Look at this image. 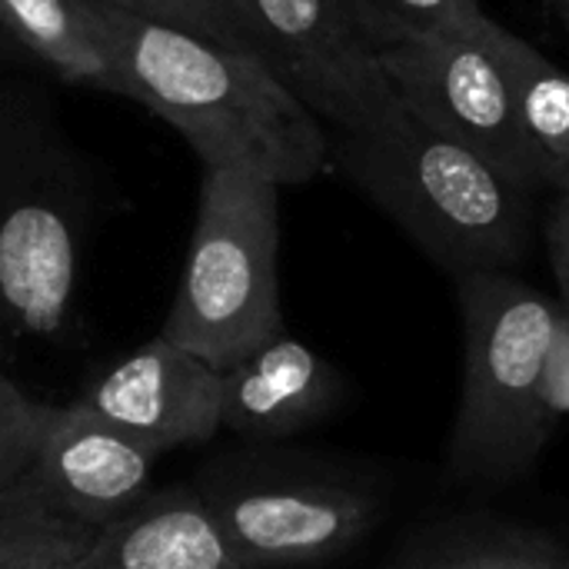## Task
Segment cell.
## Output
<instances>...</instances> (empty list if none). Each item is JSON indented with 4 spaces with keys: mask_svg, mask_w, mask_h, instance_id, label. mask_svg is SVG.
<instances>
[{
    "mask_svg": "<svg viewBox=\"0 0 569 569\" xmlns=\"http://www.w3.org/2000/svg\"><path fill=\"white\" fill-rule=\"evenodd\" d=\"M130 100L167 120L203 170H247L303 187L330 167L327 127L250 50L83 0Z\"/></svg>",
    "mask_w": 569,
    "mask_h": 569,
    "instance_id": "1",
    "label": "cell"
},
{
    "mask_svg": "<svg viewBox=\"0 0 569 569\" xmlns=\"http://www.w3.org/2000/svg\"><path fill=\"white\" fill-rule=\"evenodd\" d=\"M100 173L43 80L0 70V330L53 340L80 290Z\"/></svg>",
    "mask_w": 569,
    "mask_h": 569,
    "instance_id": "2",
    "label": "cell"
},
{
    "mask_svg": "<svg viewBox=\"0 0 569 569\" xmlns=\"http://www.w3.org/2000/svg\"><path fill=\"white\" fill-rule=\"evenodd\" d=\"M330 163L453 280L513 270L530 250L533 193L400 97L370 127L337 133Z\"/></svg>",
    "mask_w": 569,
    "mask_h": 569,
    "instance_id": "3",
    "label": "cell"
},
{
    "mask_svg": "<svg viewBox=\"0 0 569 569\" xmlns=\"http://www.w3.org/2000/svg\"><path fill=\"white\" fill-rule=\"evenodd\" d=\"M463 317V393L450 440L460 480L510 483L550 440L547 357L560 307L510 270L457 277Z\"/></svg>",
    "mask_w": 569,
    "mask_h": 569,
    "instance_id": "4",
    "label": "cell"
},
{
    "mask_svg": "<svg viewBox=\"0 0 569 569\" xmlns=\"http://www.w3.org/2000/svg\"><path fill=\"white\" fill-rule=\"evenodd\" d=\"M280 187L247 170H203L200 207L163 340L217 373L283 333Z\"/></svg>",
    "mask_w": 569,
    "mask_h": 569,
    "instance_id": "5",
    "label": "cell"
},
{
    "mask_svg": "<svg viewBox=\"0 0 569 569\" xmlns=\"http://www.w3.org/2000/svg\"><path fill=\"white\" fill-rule=\"evenodd\" d=\"M193 490L250 569L330 563L367 537L380 510L370 487L277 457H223Z\"/></svg>",
    "mask_w": 569,
    "mask_h": 569,
    "instance_id": "6",
    "label": "cell"
},
{
    "mask_svg": "<svg viewBox=\"0 0 569 569\" xmlns=\"http://www.w3.org/2000/svg\"><path fill=\"white\" fill-rule=\"evenodd\" d=\"M377 60L393 93L420 120L463 143L530 193L543 187L517 120L503 60L493 47V17L393 47Z\"/></svg>",
    "mask_w": 569,
    "mask_h": 569,
    "instance_id": "7",
    "label": "cell"
},
{
    "mask_svg": "<svg viewBox=\"0 0 569 569\" xmlns=\"http://www.w3.org/2000/svg\"><path fill=\"white\" fill-rule=\"evenodd\" d=\"M253 53L337 133L370 127L393 100L380 60L357 40L337 0H230Z\"/></svg>",
    "mask_w": 569,
    "mask_h": 569,
    "instance_id": "8",
    "label": "cell"
},
{
    "mask_svg": "<svg viewBox=\"0 0 569 569\" xmlns=\"http://www.w3.org/2000/svg\"><path fill=\"white\" fill-rule=\"evenodd\" d=\"M77 403L167 453L213 440L220 430V373L157 337L100 373Z\"/></svg>",
    "mask_w": 569,
    "mask_h": 569,
    "instance_id": "9",
    "label": "cell"
},
{
    "mask_svg": "<svg viewBox=\"0 0 569 569\" xmlns=\"http://www.w3.org/2000/svg\"><path fill=\"white\" fill-rule=\"evenodd\" d=\"M157 460V450L73 400L53 410L30 473L70 520L107 530L150 497Z\"/></svg>",
    "mask_w": 569,
    "mask_h": 569,
    "instance_id": "10",
    "label": "cell"
},
{
    "mask_svg": "<svg viewBox=\"0 0 569 569\" xmlns=\"http://www.w3.org/2000/svg\"><path fill=\"white\" fill-rule=\"evenodd\" d=\"M340 397V373L317 350L280 333L220 373V427L247 440H287L327 420Z\"/></svg>",
    "mask_w": 569,
    "mask_h": 569,
    "instance_id": "11",
    "label": "cell"
},
{
    "mask_svg": "<svg viewBox=\"0 0 569 569\" xmlns=\"http://www.w3.org/2000/svg\"><path fill=\"white\" fill-rule=\"evenodd\" d=\"M73 569H250L233 557L203 500L190 487L150 493L123 520L100 530Z\"/></svg>",
    "mask_w": 569,
    "mask_h": 569,
    "instance_id": "12",
    "label": "cell"
},
{
    "mask_svg": "<svg viewBox=\"0 0 569 569\" xmlns=\"http://www.w3.org/2000/svg\"><path fill=\"white\" fill-rule=\"evenodd\" d=\"M0 63L130 100L83 0H0Z\"/></svg>",
    "mask_w": 569,
    "mask_h": 569,
    "instance_id": "13",
    "label": "cell"
},
{
    "mask_svg": "<svg viewBox=\"0 0 569 569\" xmlns=\"http://www.w3.org/2000/svg\"><path fill=\"white\" fill-rule=\"evenodd\" d=\"M493 47L503 60L517 120L540 167V180L563 193L569 177V70L497 20Z\"/></svg>",
    "mask_w": 569,
    "mask_h": 569,
    "instance_id": "14",
    "label": "cell"
},
{
    "mask_svg": "<svg viewBox=\"0 0 569 569\" xmlns=\"http://www.w3.org/2000/svg\"><path fill=\"white\" fill-rule=\"evenodd\" d=\"M97 537L47 500L30 467L0 490V569H73Z\"/></svg>",
    "mask_w": 569,
    "mask_h": 569,
    "instance_id": "15",
    "label": "cell"
},
{
    "mask_svg": "<svg viewBox=\"0 0 569 569\" xmlns=\"http://www.w3.org/2000/svg\"><path fill=\"white\" fill-rule=\"evenodd\" d=\"M357 40L373 53L423 40L430 33L477 23L480 0H337Z\"/></svg>",
    "mask_w": 569,
    "mask_h": 569,
    "instance_id": "16",
    "label": "cell"
},
{
    "mask_svg": "<svg viewBox=\"0 0 569 569\" xmlns=\"http://www.w3.org/2000/svg\"><path fill=\"white\" fill-rule=\"evenodd\" d=\"M393 569H567V553L527 533H480L417 547Z\"/></svg>",
    "mask_w": 569,
    "mask_h": 569,
    "instance_id": "17",
    "label": "cell"
},
{
    "mask_svg": "<svg viewBox=\"0 0 569 569\" xmlns=\"http://www.w3.org/2000/svg\"><path fill=\"white\" fill-rule=\"evenodd\" d=\"M120 10H130L143 20L163 23V27H177L227 47H240L250 50V37L237 17V10L230 7V0H107Z\"/></svg>",
    "mask_w": 569,
    "mask_h": 569,
    "instance_id": "18",
    "label": "cell"
},
{
    "mask_svg": "<svg viewBox=\"0 0 569 569\" xmlns=\"http://www.w3.org/2000/svg\"><path fill=\"white\" fill-rule=\"evenodd\" d=\"M57 407L30 400L0 370V490L10 487L33 460L40 437Z\"/></svg>",
    "mask_w": 569,
    "mask_h": 569,
    "instance_id": "19",
    "label": "cell"
},
{
    "mask_svg": "<svg viewBox=\"0 0 569 569\" xmlns=\"http://www.w3.org/2000/svg\"><path fill=\"white\" fill-rule=\"evenodd\" d=\"M543 403L550 417L569 413V310H560L550 357H547V377H543Z\"/></svg>",
    "mask_w": 569,
    "mask_h": 569,
    "instance_id": "20",
    "label": "cell"
},
{
    "mask_svg": "<svg viewBox=\"0 0 569 569\" xmlns=\"http://www.w3.org/2000/svg\"><path fill=\"white\" fill-rule=\"evenodd\" d=\"M547 253L553 277L560 283V293L569 303V193H560L547 217Z\"/></svg>",
    "mask_w": 569,
    "mask_h": 569,
    "instance_id": "21",
    "label": "cell"
},
{
    "mask_svg": "<svg viewBox=\"0 0 569 569\" xmlns=\"http://www.w3.org/2000/svg\"><path fill=\"white\" fill-rule=\"evenodd\" d=\"M553 7L560 10V17H563V23H567L569 30V0H553Z\"/></svg>",
    "mask_w": 569,
    "mask_h": 569,
    "instance_id": "22",
    "label": "cell"
},
{
    "mask_svg": "<svg viewBox=\"0 0 569 569\" xmlns=\"http://www.w3.org/2000/svg\"><path fill=\"white\" fill-rule=\"evenodd\" d=\"M563 193H569V177H567V187H563Z\"/></svg>",
    "mask_w": 569,
    "mask_h": 569,
    "instance_id": "23",
    "label": "cell"
},
{
    "mask_svg": "<svg viewBox=\"0 0 569 569\" xmlns=\"http://www.w3.org/2000/svg\"><path fill=\"white\" fill-rule=\"evenodd\" d=\"M567 569H569V553H567Z\"/></svg>",
    "mask_w": 569,
    "mask_h": 569,
    "instance_id": "24",
    "label": "cell"
}]
</instances>
